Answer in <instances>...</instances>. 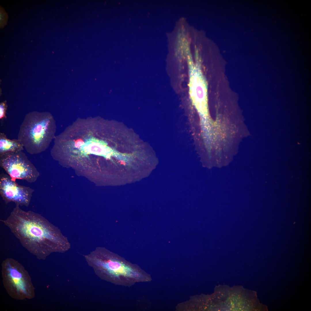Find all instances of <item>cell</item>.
<instances>
[{"label":"cell","mask_w":311,"mask_h":311,"mask_svg":"<svg viewBox=\"0 0 311 311\" xmlns=\"http://www.w3.org/2000/svg\"><path fill=\"white\" fill-rule=\"evenodd\" d=\"M189 93L191 100L203 122L208 116L206 82L202 71L198 67L189 66Z\"/></svg>","instance_id":"obj_6"},{"label":"cell","mask_w":311,"mask_h":311,"mask_svg":"<svg viewBox=\"0 0 311 311\" xmlns=\"http://www.w3.org/2000/svg\"><path fill=\"white\" fill-rule=\"evenodd\" d=\"M99 252L93 259L92 266L101 279L128 287L150 280L149 275L138 265L105 250Z\"/></svg>","instance_id":"obj_2"},{"label":"cell","mask_w":311,"mask_h":311,"mask_svg":"<svg viewBox=\"0 0 311 311\" xmlns=\"http://www.w3.org/2000/svg\"><path fill=\"white\" fill-rule=\"evenodd\" d=\"M24 148L23 144L18 139H7L5 133L0 132V155L22 151Z\"/></svg>","instance_id":"obj_8"},{"label":"cell","mask_w":311,"mask_h":311,"mask_svg":"<svg viewBox=\"0 0 311 311\" xmlns=\"http://www.w3.org/2000/svg\"><path fill=\"white\" fill-rule=\"evenodd\" d=\"M1 221L22 246L40 260H45L53 252H62L66 242L59 230L41 214L15 207Z\"/></svg>","instance_id":"obj_1"},{"label":"cell","mask_w":311,"mask_h":311,"mask_svg":"<svg viewBox=\"0 0 311 311\" xmlns=\"http://www.w3.org/2000/svg\"><path fill=\"white\" fill-rule=\"evenodd\" d=\"M34 191L29 187L19 185L8 175L0 174V194L6 204L13 202L19 206H28Z\"/></svg>","instance_id":"obj_7"},{"label":"cell","mask_w":311,"mask_h":311,"mask_svg":"<svg viewBox=\"0 0 311 311\" xmlns=\"http://www.w3.org/2000/svg\"><path fill=\"white\" fill-rule=\"evenodd\" d=\"M0 166L14 181L18 179L33 183L40 175V172L22 151L0 155Z\"/></svg>","instance_id":"obj_5"},{"label":"cell","mask_w":311,"mask_h":311,"mask_svg":"<svg viewBox=\"0 0 311 311\" xmlns=\"http://www.w3.org/2000/svg\"><path fill=\"white\" fill-rule=\"evenodd\" d=\"M7 107L6 101H4L0 104V119L3 120L6 118V111Z\"/></svg>","instance_id":"obj_9"},{"label":"cell","mask_w":311,"mask_h":311,"mask_svg":"<svg viewBox=\"0 0 311 311\" xmlns=\"http://www.w3.org/2000/svg\"><path fill=\"white\" fill-rule=\"evenodd\" d=\"M56 128L55 120L50 113L31 112L20 125L18 139L28 153L38 154L48 148L55 137Z\"/></svg>","instance_id":"obj_3"},{"label":"cell","mask_w":311,"mask_h":311,"mask_svg":"<svg viewBox=\"0 0 311 311\" xmlns=\"http://www.w3.org/2000/svg\"><path fill=\"white\" fill-rule=\"evenodd\" d=\"M1 265L3 285L10 297L20 300L35 297V289L31 278L22 264L9 258L4 260Z\"/></svg>","instance_id":"obj_4"}]
</instances>
